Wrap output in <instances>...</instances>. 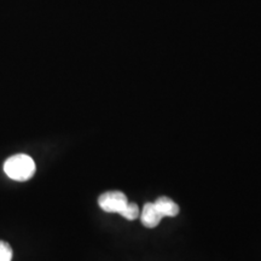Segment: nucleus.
<instances>
[{"label": "nucleus", "instance_id": "obj_1", "mask_svg": "<svg viewBox=\"0 0 261 261\" xmlns=\"http://www.w3.org/2000/svg\"><path fill=\"white\" fill-rule=\"evenodd\" d=\"M35 162L31 156L17 154L11 156L4 163V172L10 179L16 181L29 180L35 173Z\"/></svg>", "mask_w": 261, "mask_h": 261}, {"label": "nucleus", "instance_id": "obj_2", "mask_svg": "<svg viewBox=\"0 0 261 261\" xmlns=\"http://www.w3.org/2000/svg\"><path fill=\"white\" fill-rule=\"evenodd\" d=\"M98 203L99 207L102 208L107 213H117L123 214L127 204H128V200H127L126 195L121 191H107L99 196L98 198Z\"/></svg>", "mask_w": 261, "mask_h": 261}, {"label": "nucleus", "instance_id": "obj_3", "mask_svg": "<svg viewBox=\"0 0 261 261\" xmlns=\"http://www.w3.org/2000/svg\"><path fill=\"white\" fill-rule=\"evenodd\" d=\"M140 220H142V224L144 225L145 227L154 228L158 226V225L161 223L162 215L160 214V212L156 208L154 202H148V203L144 204L143 207L142 214L139 215Z\"/></svg>", "mask_w": 261, "mask_h": 261}, {"label": "nucleus", "instance_id": "obj_4", "mask_svg": "<svg viewBox=\"0 0 261 261\" xmlns=\"http://www.w3.org/2000/svg\"><path fill=\"white\" fill-rule=\"evenodd\" d=\"M156 208L160 212V214L165 217H177L179 213V207L178 204L175 203L174 201L171 200L169 197H166V196H162V197H159L155 202Z\"/></svg>", "mask_w": 261, "mask_h": 261}, {"label": "nucleus", "instance_id": "obj_5", "mask_svg": "<svg viewBox=\"0 0 261 261\" xmlns=\"http://www.w3.org/2000/svg\"><path fill=\"white\" fill-rule=\"evenodd\" d=\"M139 215H140V212H139L138 205H137L136 203H133V202H128L125 212H123L122 217L127 220H136Z\"/></svg>", "mask_w": 261, "mask_h": 261}, {"label": "nucleus", "instance_id": "obj_6", "mask_svg": "<svg viewBox=\"0 0 261 261\" xmlns=\"http://www.w3.org/2000/svg\"><path fill=\"white\" fill-rule=\"evenodd\" d=\"M12 260V248L8 242L0 241V261Z\"/></svg>", "mask_w": 261, "mask_h": 261}]
</instances>
